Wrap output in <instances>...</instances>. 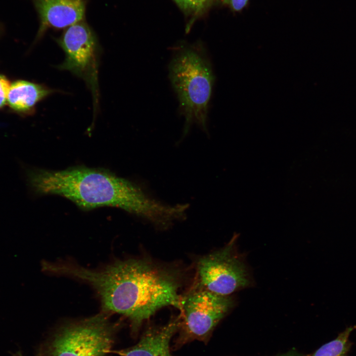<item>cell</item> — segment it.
<instances>
[{
  "mask_svg": "<svg viewBox=\"0 0 356 356\" xmlns=\"http://www.w3.org/2000/svg\"><path fill=\"white\" fill-rule=\"evenodd\" d=\"M182 9L198 12L202 10L210 0H174Z\"/></svg>",
  "mask_w": 356,
  "mask_h": 356,
  "instance_id": "7c38bea8",
  "label": "cell"
},
{
  "mask_svg": "<svg viewBox=\"0 0 356 356\" xmlns=\"http://www.w3.org/2000/svg\"><path fill=\"white\" fill-rule=\"evenodd\" d=\"M115 329L105 312L67 324L52 339L49 356H105L113 345Z\"/></svg>",
  "mask_w": 356,
  "mask_h": 356,
  "instance_id": "277c9868",
  "label": "cell"
},
{
  "mask_svg": "<svg viewBox=\"0 0 356 356\" xmlns=\"http://www.w3.org/2000/svg\"><path fill=\"white\" fill-rule=\"evenodd\" d=\"M275 356H304L301 353L298 352L296 350H291L287 352L283 353L281 354Z\"/></svg>",
  "mask_w": 356,
  "mask_h": 356,
  "instance_id": "9a60e30c",
  "label": "cell"
},
{
  "mask_svg": "<svg viewBox=\"0 0 356 356\" xmlns=\"http://www.w3.org/2000/svg\"><path fill=\"white\" fill-rule=\"evenodd\" d=\"M37 12L40 27L36 41L49 29H65L84 20L87 0H31Z\"/></svg>",
  "mask_w": 356,
  "mask_h": 356,
  "instance_id": "ba28073f",
  "label": "cell"
},
{
  "mask_svg": "<svg viewBox=\"0 0 356 356\" xmlns=\"http://www.w3.org/2000/svg\"><path fill=\"white\" fill-rule=\"evenodd\" d=\"M49 270L90 284L99 297L103 312L127 317L134 330L164 307L181 309L182 270L149 258L118 261L98 270L52 263Z\"/></svg>",
  "mask_w": 356,
  "mask_h": 356,
  "instance_id": "6da1fadb",
  "label": "cell"
},
{
  "mask_svg": "<svg viewBox=\"0 0 356 356\" xmlns=\"http://www.w3.org/2000/svg\"><path fill=\"white\" fill-rule=\"evenodd\" d=\"M10 87V84L7 79L0 75V108L2 107L7 100Z\"/></svg>",
  "mask_w": 356,
  "mask_h": 356,
  "instance_id": "4fadbf2b",
  "label": "cell"
},
{
  "mask_svg": "<svg viewBox=\"0 0 356 356\" xmlns=\"http://www.w3.org/2000/svg\"><path fill=\"white\" fill-rule=\"evenodd\" d=\"M234 243L233 237L224 247L197 260L194 286L230 296L250 285L246 266L236 253Z\"/></svg>",
  "mask_w": 356,
  "mask_h": 356,
  "instance_id": "5b68a950",
  "label": "cell"
},
{
  "mask_svg": "<svg viewBox=\"0 0 356 356\" xmlns=\"http://www.w3.org/2000/svg\"><path fill=\"white\" fill-rule=\"evenodd\" d=\"M21 167L27 186L36 196H62L85 210L118 208L146 221L159 210L158 200L141 187L105 170L80 166L51 171L24 164Z\"/></svg>",
  "mask_w": 356,
  "mask_h": 356,
  "instance_id": "7a4b0ae2",
  "label": "cell"
},
{
  "mask_svg": "<svg viewBox=\"0 0 356 356\" xmlns=\"http://www.w3.org/2000/svg\"><path fill=\"white\" fill-rule=\"evenodd\" d=\"M16 356H22L20 354H18Z\"/></svg>",
  "mask_w": 356,
  "mask_h": 356,
  "instance_id": "2e32d148",
  "label": "cell"
},
{
  "mask_svg": "<svg viewBox=\"0 0 356 356\" xmlns=\"http://www.w3.org/2000/svg\"><path fill=\"white\" fill-rule=\"evenodd\" d=\"M233 305L230 296L218 295L193 286L182 298V320L180 326L183 340H206Z\"/></svg>",
  "mask_w": 356,
  "mask_h": 356,
  "instance_id": "52a82bcc",
  "label": "cell"
},
{
  "mask_svg": "<svg viewBox=\"0 0 356 356\" xmlns=\"http://www.w3.org/2000/svg\"><path fill=\"white\" fill-rule=\"evenodd\" d=\"M54 92L43 85L19 80L10 85L7 101L13 110L28 112L32 111L37 103Z\"/></svg>",
  "mask_w": 356,
  "mask_h": 356,
  "instance_id": "30bf717a",
  "label": "cell"
},
{
  "mask_svg": "<svg viewBox=\"0 0 356 356\" xmlns=\"http://www.w3.org/2000/svg\"><path fill=\"white\" fill-rule=\"evenodd\" d=\"M232 10L239 11L242 10L247 4L249 0H222Z\"/></svg>",
  "mask_w": 356,
  "mask_h": 356,
  "instance_id": "5bb4252c",
  "label": "cell"
},
{
  "mask_svg": "<svg viewBox=\"0 0 356 356\" xmlns=\"http://www.w3.org/2000/svg\"><path fill=\"white\" fill-rule=\"evenodd\" d=\"M353 326L346 328L335 339L322 345L312 356H347L349 338Z\"/></svg>",
  "mask_w": 356,
  "mask_h": 356,
  "instance_id": "8fae6325",
  "label": "cell"
},
{
  "mask_svg": "<svg viewBox=\"0 0 356 356\" xmlns=\"http://www.w3.org/2000/svg\"><path fill=\"white\" fill-rule=\"evenodd\" d=\"M168 72L185 119L183 136L193 124L207 133L208 108L214 78L205 48L199 43L175 46Z\"/></svg>",
  "mask_w": 356,
  "mask_h": 356,
  "instance_id": "3957f363",
  "label": "cell"
},
{
  "mask_svg": "<svg viewBox=\"0 0 356 356\" xmlns=\"http://www.w3.org/2000/svg\"><path fill=\"white\" fill-rule=\"evenodd\" d=\"M56 42L65 54L59 69L83 79L89 87L95 105L98 103L99 44L95 33L82 20L65 29Z\"/></svg>",
  "mask_w": 356,
  "mask_h": 356,
  "instance_id": "8992f818",
  "label": "cell"
},
{
  "mask_svg": "<svg viewBox=\"0 0 356 356\" xmlns=\"http://www.w3.org/2000/svg\"><path fill=\"white\" fill-rule=\"evenodd\" d=\"M0 29H1V28H0Z\"/></svg>",
  "mask_w": 356,
  "mask_h": 356,
  "instance_id": "e0dca14e",
  "label": "cell"
},
{
  "mask_svg": "<svg viewBox=\"0 0 356 356\" xmlns=\"http://www.w3.org/2000/svg\"><path fill=\"white\" fill-rule=\"evenodd\" d=\"M180 323L181 315L165 325L149 327L137 344L116 353L120 356H171L170 341Z\"/></svg>",
  "mask_w": 356,
  "mask_h": 356,
  "instance_id": "9c48e42d",
  "label": "cell"
}]
</instances>
